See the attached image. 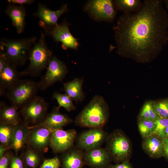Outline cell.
Segmentation results:
<instances>
[{
    "label": "cell",
    "mask_w": 168,
    "mask_h": 168,
    "mask_svg": "<svg viewBox=\"0 0 168 168\" xmlns=\"http://www.w3.org/2000/svg\"><path fill=\"white\" fill-rule=\"evenodd\" d=\"M124 13L113 28L119 54L141 63L155 58L168 42V15L161 0H145Z\"/></svg>",
    "instance_id": "6da1fadb"
},
{
    "label": "cell",
    "mask_w": 168,
    "mask_h": 168,
    "mask_svg": "<svg viewBox=\"0 0 168 168\" xmlns=\"http://www.w3.org/2000/svg\"><path fill=\"white\" fill-rule=\"evenodd\" d=\"M109 114L108 105L101 96H94L76 118L77 126L90 128H102L107 123Z\"/></svg>",
    "instance_id": "7a4b0ae2"
},
{
    "label": "cell",
    "mask_w": 168,
    "mask_h": 168,
    "mask_svg": "<svg viewBox=\"0 0 168 168\" xmlns=\"http://www.w3.org/2000/svg\"><path fill=\"white\" fill-rule=\"evenodd\" d=\"M37 40L35 37L17 39H2L0 51L8 62L17 68L24 65L28 59L30 50Z\"/></svg>",
    "instance_id": "3957f363"
},
{
    "label": "cell",
    "mask_w": 168,
    "mask_h": 168,
    "mask_svg": "<svg viewBox=\"0 0 168 168\" xmlns=\"http://www.w3.org/2000/svg\"><path fill=\"white\" fill-rule=\"evenodd\" d=\"M45 36L42 32L40 39L32 46L29 56V64L23 71L25 75L33 77L40 76L47 68L53 58V53L48 46Z\"/></svg>",
    "instance_id": "277c9868"
},
{
    "label": "cell",
    "mask_w": 168,
    "mask_h": 168,
    "mask_svg": "<svg viewBox=\"0 0 168 168\" xmlns=\"http://www.w3.org/2000/svg\"><path fill=\"white\" fill-rule=\"evenodd\" d=\"M39 89L37 82L20 79L7 90L5 94L11 105L18 109L36 96Z\"/></svg>",
    "instance_id": "5b68a950"
},
{
    "label": "cell",
    "mask_w": 168,
    "mask_h": 168,
    "mask_svg": "<svg viewBox=\"0 0 168 168\" xmlns=\"http://www.w3.org/2000/svg\"><path fill=\"white\" fill-rule=\"evenodd\" d=\"M105 148L116 164L128 160L131 152L130 142L121 131L116 130L108 135Z\"/></svg>",
    "instance_id": "8992f818"
},
{
    "label": "cell",
    "mask_w": 168,
    "mask_h": 168,
    "mask_svg": "<svg viewBox=\"0 0 168 168\" xmlns=\"http://www.w3.org/2000/svg\"><path fill=\"white\" fill-rule=\"evenodd\" d=\"M48 107L49 104L45 99L36 96L21 108L19 111L23 123L28 126L32 124L33 126L44 119L48 114Z\"/></svg>",
    "instance_id": "52a82bcc"
},
{
    "label": "cell",
    "mask_w": 168,
    "mask_h": 168,
    "mask_svg": "<svg viewBox=\"0 0 168 168\" xmlns=\"http://www.w3.org/2000/svg\"><path fill=\"white\" fill-rule=\"evenodd\" d=\"M113 1L91 0L87 2L84 10L91 17L97 21L112 22L115 19L116 12Z\"/></svg>",
    "instance_id": "ba28073f"
},
{
    "label": "cell",
    "mask_w": 168,
    "mask_h": 168,
    "mask_svg": "<svg viewBox=\"0 0 168 168\" xmlns=\"http://www.w3.org/2000/svg\"><path fill=\"white\" fill-rule=\"evenodd\" d=\"M45 74L38 82L39 89L44 91L55 83L61 82L68 70L65 63L54 56L46 68Z\"/></svg>",
    "instance_id": "9c48e42d"
},
{
    "label": "cell",
    "mask_w": 168,
    "mask_h": 168,
    "mask_svg": "<svg viewBox=\"0 0 168 168\" xmlns=\"http://www.w3.org/2000/svg\"><path fill=\"white\" fill-rule=\"evenodd\" d=\"M108 135L103 128H90L78 137L76 147L83 151L101 147Z\"/></svg>",
    "instance_id": "30bf717a"
},
{
    "label": "cell",
    "mask_w": 168,
    "mask_h": 168,
    "mask_svg": "<svg viewBox=\"0 0 168 168\" xmlns=\"http://www.w3.org/2000/svg\"><path fill=\"white\" fill-rule=\"evenodd\" d=\"M77 136V132L74 129L54 130L52 133L49 147L55 153H64L74 147Z\"/></svg>",
    "instance_id": "8fae6325"
},
{
    "label": "cell",
    "mask_w": 168,
    "mask_h": 168,
    "mask_svg": "<svg viewBox=\"0 0 168 168\" xmlns=\"http://www.w3.org/2000/svg\"><path fill=\"white\" fill-rule=\"evenodd\" d=\"M30 132L26 144L29 147L40 153L46 152L49 147L52 132L42 127H29Z\"/></svg>",
    "instance_id": "7c38bea8"
},
{
    "label": "cell",
    "mask_w": 168,
    "mask_h": 168,
    "mask_svg": "<svg viewBox=\"0 0 168 168\" xmlns=\"http://www.w3.org/2000/svg\"><path fill=\"white\" fill-rule=\"evenodd\" d=\"M44 31L45 35L51 36L56 42H61L63 49H77L78 41L70 32L67 22L63 21Z\"/></svg>",
    "instance_id": "4fadbf2b"
},
{
    "label": "cell",
    "mask_w": 168,
    "mask_h": 168,
    "mask_svg": "<svg viewBox=\"0 0 168 168\" xmlns=\"http://www.w3.org/2000/svg\"><path fill=\"white\" fill-rule=\"evenodd\" d=\"M68 11L67 4L56 11H52L41 3L38 4L37 11L33 15L39 19V24L44 30L51 28L57 25L59 18Z\"/></svg>",
    "instance_id": "5bb4252c"
},
{
    "label": "cell",
    "mask_w": 168,
    "mask_h": 168,
    "mask_svg": "<svg viewBox=\"0 0 168 168\" xmlns=\"http://www.w3.org/2000/svg\"><path fill=\"white\" fill-rule=\"evenodd\" d=\"M112 160L108 151L101 147L84 151V164L91 168H108Z\"/></svg>",
    "instance_id": "9a60e30c"
},
{
    "label": "cell",
    "mask_w": 168,
    "mask_h": 168,
    "mask_svg": "<svg viewBox=\"0 0 168 168\" xmlns=\"http://www.w3.org/2000/svg\"><path fill=\"white\" fill-rule=\"evenodd\" d=\"M73 122L72 119L67 114L60 113L57 107L48 113L44 119L39 124L29 127H42L54 131L62 129Z\"/></svg>",
    "instance_id": "2e32d148"
},
{
    "label": "cell",
    "mask_w": 168,
    "mask_h": 168,
    "mask_svg": "<svg viewBox=\"0 0 168 168\" xmlns=\"http://www.w3.org/2000/svg\"><path fill=\"white\" fill-rule=\"evenodd\" d=\"M16 68L7 61L0 72V96L5 94L8 89L21 79L22 76L25 75L24 71L19 72Z\"/></svg>",
    "instance_id": "e0dca14e"
},
{
    "label": "cell",
    "mask_w": 168,
    "mask_h": 168,
    "mask_svg": "<svg viewBox=\"0 0 168 168\" xmlns=\"http://www.w3.org/2000/svg\"><path fill=\"white\" fill-rule=\"evenodd\" d=\"M5 12L12 20L17 32L18 34H21L23 31L25 26V7L24 5H16L9 3Z\"/></svg>",
    "instance_id": "ac0fdd59"
},
{
    "label": "cell",
    "mask_w": 168,
    "mask_h": 168,
    "mask_svg": "<svg viewBox=\"0 0 168 168\" xmlns=\"http://www.w3.org/2000/svg\"><path fill=\"white\" fill-rule=\"evenodd\" d=\"M142 147L150 157L159 158L163 156L164 143L163 138L154 134L143 138Z\"/></svg>",
    "instance_id": "d6986e66"
},
{
    "label": "cell",
    "mask_w": 168,
    "mask_h": 168,
    "mask_svg": "<svg viewBox=\"0 0 168 168\" xmlns=\"http://www.w3.org/2000/svg\"><path fill=\"white\" fill-rule=\"evenodd\" d=\"M83 152L76 146L64 152L62 159V168H82L84 165Z\"/></svg>",
    "instance_id": "ffe728a7"
},
{
    "label": "cell",
    "mask_w": 168,
    "mask_h": 168,
    "mask_svg": "<svg viewBox=\"0 0 168 168\" xmlns=\"http://www.w3.org/2000/svg\"><path fill=\"white\" fill-rule=\"evenodd\" d=\"M30 130L29 126L24 123L15 126L10 148L13 149L16 153L21 151L26 144Z\"/></svg>",
    "instance_id": "44dd1931"
},
{
    "label": "cell",
    "mask_w": 168,
    "mask_h": 168,
    "mask_svg": "<svg viewBox=\"0 0 168 168\" xmlns=\"http://www.w3.org/2000/svg\"><path fill=\"white\" fill-rule=\"evenodd\" d=\"M84 82L83 78H76L72 81L63 83V89L65 94L72 101L81 102L85 98L82 90Z\"/></svg>",
    "instance_id": "7402d4cb"
},
{
    "label": "cell",
    "mask_w": 168,
    "mask_h": 168,
    "mask_svg": "<svg viewBox=\"0 0 168 168\" xmlns=\"http://www.w3.org/2000/svg\"><path fill=\"white\" fill-rule=\"evenodd\" d=\"M15 106L7 105L4 102H0V122L14 126L21 122L20 111Z\"/></svg>",
    "instance_id": "603a6c76"
},
{
    "label": "cell",
    "mask_w": 168,
    "mask_h": 168,
    "mask_svg": "<svg viewBox=\"0 0 168 168\" xmlns=\"http://www.w3.org/2000/svg\"><path fill=\"white\" fill-rule=\"evenodd\" d=\"M113 2L115 8L124 13L137 12L141 8L143 4L140 0H115Z\"/></svg>",
    "instance_id": "cb8c5ba5"
},
{
    "label": "cell",
    "mask_w": 168,
    "mask_h": 168,
    "mask_svg": "<svg viewBox=\"0 0 168 168\" xmlns=\"http://www.w3.org/2000/svg\"><path fill=\"white\" fill-rule=\"evenodd\" d=\"M15 126L0 122V142L2 145L10 148L14 132Z\"/></svg>",
    "instance_id": "d4e9b609"
},
{
    "label": "cell",
    "mask_w": 168,
    "mask_h": 168,
    "mask_svg": "<svg viewBox=\"0 0 168 168\" xmlns=\"http://www.w3.org/2000/svg\"><path fill=\"white\" fill-rule=\"evenodd\" d=\"M53 97L56 100L58 103V105L57 107L58 110L62 107L68 112L76 109V106L73 104L72 100L65 94H63L55 91L53 94Z\"/></svg>",
    "instance_id": "484cf974"
},
{
    "label": "cell",
    "mask_w": 168,
    "mask_h": 168,
    "mask_svg": "<svg viewBox=\"0 0 168 168\" xmlns=\"http://www.w3.org/2000/svg\"><path fill=\"white\" fill-rule=\"evenodd\" d=\"M39 153L36 150L29 147L25 152L23 160L26 164L30 168H36L40 161Z\"/></svg>",
    "instance_id": "4316f807"
},
{
    "label": "cell",
    "mask_w": 168,
    "mask_h": 168,
    "mask_svg": "<svg viewBox=\"0 0 168 168\" xmlns=\"http://www.w3.org/2000/svg\"><path fill=\"white\" fill-rule=\"evenodd\" d=\"M138 127L139 132L143 138L152 134L155 127V122L143 119H138Z\"/></svg>",
    "instance_id": "83f0119b"
},
{
    "label": "cell",
    "mask_w": 168,
    "mask_h": 168,
    "mask_svg": "<svg viewBox=\"0 0 168 168\" xmlns=\"http://www.w3.org/2000/svg\"><path fill=\"white\" fill-rule=\"evenodd\" d=\"M154 111L162 118H168V99L152 102Z\"/></svg>",
    "instance_id": "f1b7e54d"
},
{
    "label": "cell",
    "mask_w": 168,
    "mask_h": 168,
    "mask_svg": "<svg viewBox=\"0 0 168 168\" xmlns=\"http://www.w3.org/2000/svg\"><path fill=\"white\" fill-rule=\"evenodd\" d=\"M154 122L155 127L152 134L164 138L165 131L168 125V118L160 117Z\"/></svg>",
    "instance_id": "f546056e"
},
{
    "label": "cell",
    "mask_w": 168,
    "mask_h": 168,
    "mask_svg": "<svg viewBox=\"0 0 168 168\" xmlns=\"http://www.w3.org/2000/svg\"><path fill=\"white\" fill-rule=\"evenodd\" d=\"M61 165L59 159L57 156L45 160L40 168H59Z\"/></svg>",
    "instance_id": "4dcf8cb0"
},
{
    "label": "cell",
    "mask_w": 168,
    "mask_h": 168,
    "mask_svg": "<svg viewBox=\"0 0 168 168\" xmlns=\"http://www.w3.org/2000/svg\"><path fill=\"white\" fill-rule=\"evenodd\" d=\"M152 103V101H148L144 105L139 113V118L152 121L149 113V108Z\"/></svg>",
    "instance_id": "1f68e13d"
},
{
    "label": "cell",
    "mask_w": 168,
    "mask_h": 168,
    "mask_svg": "<svg viewBox=\"0 0 168 168\" xmlns=\"http://www.w3.org/2000/svg\"><path fill=\"white\" fill-rule=\"evenodd\" d=\"M23 161L21 157L13 156L11 158L9 168H24Z\"/></svg>",
    "instance_id": "d6a6232c"
},
{
    "label": "cell",
    "mask_w": 168,
    "mask_h": 168,
    "mask_svg": "<svg viewBox=\"0 0 168 168\" xmlns=\"http://www.w3.org/2000/svg\"><path fill=\"white\" fill-rule=\"evenodd\" d=\"M12 156L9 153L6 152L0 158V168H8Z\"/></svg>",
    "instance_id": "836d02e7"
},
{
    "label": "cell",
    "mask_w": 168,
    "mask_h": 168,
    "mask_svg": "<svg viewBox=\"0 0 168 168\" xmlns=\"http://www.w3.org/2000/svg\"><path fill=\"white\" fill-rule=\"evenodd\" d=\"M108 168H133L128 160L115 165H110Z\"/></svg>",
    "instance_id": "e575fe53"
},
{
    "label": "cell",
    "mask_w": 168,
    "mask_h": 168,
    "mask_svg": "<svg viewBox=\"0 0 168 168\" xmlns=\"http://www.w3.org/2000/svg\"><path fill=\"white\" fill-rule=\"evenodd\" d=\"M9 3L13 4H18L19 5H24V4H31L35 2L33 0H8L7 1Z\"/></svg>",
    "instance_id": "d590c367"
},
{
    "label": "cell",
    "mask_w": 168,
    "mask_h": 168,
    "mask_svg": "<svg viewBox=\"0 0 168 168\" xmlns=\"http://www.w3.org/2000/svg\"><path fill=\"white\" fill-rule=\"evenodd\" d=\"M164 143V154L163 157L168 160V138L163 139Z\"/></svg>",
    "instance_id": "8d00e7d4"
},
{
    "label": "cell",
    "mask_w": 168,
    "mask_h": 168,
    "mask_svg": "<svg viewBox=\"0 0 168 168\" xmlns=\"http://www.w3.org/2000/svg\"><path fill=\"white\" fill-rule=\"evenodd\" d=\"M7 61L3 53L0 51V72L3 69Z\"/></svg>",
    "instance_id": "74e56055"
},
{
    "label": "cell",
    "mask_w": 168,
    "mask_h": 168,
    "mask_svg": "<svg viewBox=\"0 0 168 168\" xmlns=\"http://www.w3.org/2000/svg\"><path fill=\"white\" fill-rule=\"evenodd\" d=\"M9 149L8 148L2 145H0V158L1 157L6 153V152Z\"/></svg>",
    "instance_id": "f35d334b"
},
{
    "label": "cell",
    "mask_w": 168,
    "mask_h": 168,
    "mask_svg": "<svg viewBox=\"0 0 168 168\" xmlns=\"http://www.w3.org/2000/svg\"><path fill=\"white\" fill-rule=\"evenodd\" d=\"M164 138H168V125L167 126L164 133Z\"/></svg>",
    "instance_id": "ab89813d"
},
{
    "label": "cell",
    "mask_w": 168,
    "mask_h": 168,
    "mask_svg": "<svg viewBox=\"0 0 168 168\" xmlns=\"http://www.w3.org/2000/svg\"><path fill=\"white\" fill-rule=\"evenodd\" d=\"M166 9L168 11V0H165L163 1Z\"/></svg>",
    "instance_id": "60d3db41"
}]
</instances>
